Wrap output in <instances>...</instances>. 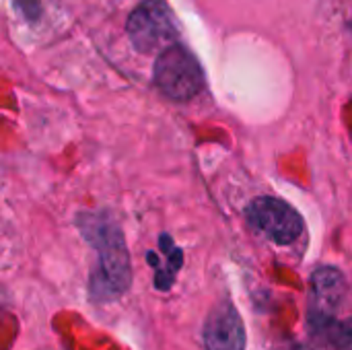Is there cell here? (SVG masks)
Masks as SVG:
<instances>
[{"label": "cell", "mask_w": 352, "mask_h": 350, "mask_svg": "<svg viewBox=\"0 0 352 350\" xmlns=\"http://www.w3.org/2000/svg\"><path fill=\"white\" fill-rule=\"evenodd\" d=\"M82 237L97 254L91 272V295L95 301H111L122 297L132 283V268L120 227L105 215L82 212L76 219Z\"/></svg>", "instance_id": "obj_1"}, {"label": "cell", "mask_w": 352, "mask_h": 350, "mask_svg": "<svg viewBox=\"0 0 352 350\" xmlns=\"http://www.w3.org/2000/svg\"><path fill=\"white\" fill-rule=\"evenodd\" d=\"M153 74L159 91L173 101H190L204 87V72L196 56L179 43L159 54Z\"/></svg>", "instance_id": "obj_2"}, {"label": "cell", "mask_w": 352, "mask_h": 350, "mask_svg": "<svg viewBox=\"0 0 352 350\" xmlns=\"http://www.w3.org/2000/svg\"><path fill=\"white\" fill-rule=\"evenodd\" d=\"M128 35L140 54H161L175 45L179 33L167 4L161 0H144L128 19Z\"/></svg>", "instance_id": "obj_3"}, {"label": "cell", "mask_w": 352, "mask_h": 350, "mask_svg": "<svg viewBox=\"0 0 352 350\" xmlns=\"http://www.w3.org/2000/svg\"><path fill=\"white\" fill-rule=\"evenodd\" d=\"M245 215L260 233H264L270 241L278 245H289L297 241L305 227L301 215L291 204L272 196L252 200V204L245 208Z\"/></svg>", "instance_id": "obj_4"}, {"label": "cell", "mask_w": 352, "mask_h": 350, "mask_svg": "<svg viewBox=\"0 0 352 350\" xmlns=\"http://www.w3.org/2000/svg\"><path fill=\"white\" fill-rule=\"evenodd\" d=\"M206 350H245V328L239 311L229 301L212 307L204 322Z\"/></svg>", "instance_id": "obj_5"}, {"label": "cell", "mask_w": 352, "mask_h": 350, "mask_svg": "<svg viewBox=\"0 0 352 350\" xmlns=\"http://www.w3.org/2000/svg\"><path fill=\"white\" fill-rule=\"evenodd\" d=\"M346 295V281L340 270L332 266H322L311 274V293H309V320L334 318V311L340 307Z\"/></svg>", "instance_id": "obj_6"}, {"label": "cell", "mask_w": 352, "mask_h": 350, "mask_svg": "<svg viewBox=\"0 0 352 350\" xmlns=\"http://www.w3.org/2000/svg\"><path fill=\"white\" fill-rule=\"evenodd\" d=\"M159 245H161L163 254L167 256L165 266H163V264H159V256H157V254H153V252H148L146 260L155 266V285H157V289H161V291H169V289H171V285H173V281H175L177 270L182 268L184 254H182V250L173 243V239H171L169 235H161Z\"/></svg>", "instance_id": "obj_7"}, {"label": "cell", "mask_w": 352, "mask_h": 350, "mask_svg": "<svg viewBox=\"0 0 352 350\" xmlns=\"http://www.w3.org/2000/svg\"><path fill=\"white\" fill-rule=\"evenodd\" d=\"M314 334H318L328 347L334 350H352V318L336 320V318H320L309 320Z\"/></svg>", "instance_id": "obj_8"}, {"label": "cell", "mask_w": 352, "mask_h": 350, "mask_svg": "<svg viewBox=\"0 0 352 350\" xmlns=\"http://www.w3.org/2000/svg\"><path fill=\"white\" fill-rule=\"evenodd\" d=\"M14 4L19 6V10L23 12V17L27 21H37L41 14V2L39 0H14Z\"/></svg>", "instance_id": "obj_9"}, {"label": "cell", "mask_w": 352, "mask_h": 350, "mask_svg": "<svg viewBox=\"0 0 352 350\" xmlns=\"http://www.w3.org/2000/svg\"><path fill=\"white\" fill-rule=\"evenodd\" d=\"M289 350H309L307 347H301V344H297V347H293V349H289Z\"/></svg>", "instance_id": "obj_10"}]
</instances>
